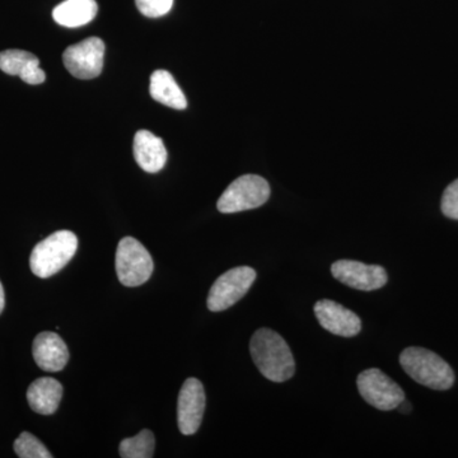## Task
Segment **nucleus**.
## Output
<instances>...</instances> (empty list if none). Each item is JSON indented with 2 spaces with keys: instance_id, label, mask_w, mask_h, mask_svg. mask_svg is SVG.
I'll use <instances>...</instances> for the list:
<instances>
[{
  "instance_id": "obj_21",
  "label": "nucleus",
  "mask_w": 458,
  "mask_h": 458,
  "mask_svg": "<svg viewBox=\"0 0 458 458\" xmlns=\"http://www.w3.org/2000/svg\"><path fill=\"white\" fill-rule=\"evenodd\" d=\"M441 207L445 216L458 221V180L454 181L443 192Z\"/></svg>"
},
{
  "instance_id": "obj_23",
  "label": "nucleus",
  "mask_w": 458,
  "mask_h": 458,
  "mask_svg": "<svg viewBox=\"0 0 458 458\" xmlns=\"http://www.w3.org/2000/svg\"><path fill=\"white\" fill-rule=\"evenodd\" d=\"M397 409H399L401 412H403V414H406V412H410V410H411V405H410L408 401L403 400Z\"/></svg>"
},
{
  "instance_id": "obj_11",
  "label": "nucleus",
  "mask_w": 458,
  "mask_h": 458,
  "mask_svg": "<svg viewBox=\"0 0 458 458\" xmlns=\"http://www.w3.org/2000/svg\"><path fill=\"white\" fill-rule=\"evenodd\" d=\"M315 315L319 325L334 335L352 337L360 333V318L335 301H318L315 304Z\"/></svg>"
},
{
  "instance_id": "obj_19",
  "label": "nucleus",
  "mask_w": 458,
  "mask_h": 458,
  "mask_svg": "<svg viewBox=\"0 0 458 458\" xmlns=\"http://www.w3.org/2000/svg\"><path fill=\"white\" fill-rule=\"evenodd\" d=\"M14 452L21 458H51L53 454L31 433L23 432L14 442Z\"/></svg>"
},
{
  "instance_id": "obj_2",
  "label": "nucleus",
  "mask_w": 458,
  "mask_h": 458,
  "mask_svg": "<svg viewBox=\"0 0 458 458\" xmlns=\"http://www.w3.org/2000/svg\"><path fill=\"white\" fill-rule=\"evenodd\" d=\"M400 364L415 382L432 390L445 391L454 384L450 364L428 349L417 346L405 349L401 352Z\"/></svg>"
},
{
  "instance_id": "obj_7",
  "label": "nucleus",
  "mask_w": 458,
  "mask_h": 458,
  "mask_svg": "<svg viewBox=\"0 0 458 458\" xmlns=\"http://www.w3.org/2000/svg\"><path fill=\"white\" fill-rule=\"evenodd\" d=\"M357 386L361 397L373 408L381 411L397 409L405 400L403 388L382 370L377 369L363 370L358 376Z\"/></svg>"
},
{
  "instance_id": "obj_15",
  "label": "nucleus",
  "mask_w": 458,
  "mask_h": 458,
  "mask_svg": "<svg viewBox=\"0 0 458 458\" xmlns=\"http://www.w3.org/2000/svg\"><path fill=\"white\" fill-rule=\"evenodd\" d=\"M63 397V386L55 378L41 377L30 385L27 401L33 411L41 415H53L59 408Z\"/></svg>"
},
{
  "instance_id": "obj_22",
  "label": "nucleus",
  "mask_w": 458,
  "mask_h": 458,
  "mask_svg": "<svg viewBox=\"0 0 458 458\" xmlns=\"http://www.w3.org/2000/svg\"><path fill=\"white\" fill-rule=\"evenodd\" d=\"M5 306V294L4 288H3L2 283H0V315H2L3 310Z\"/></svg>"
},
{
  "instance_id": "obj_14",
  "label": "nucleus",
  "mask_w": 458,
  "mask_h": 458,
  "mask_svg": "<svg viewBox=\"0 0 458 458\" xmlns=\"http://www.w3.org/2000/svg\"><path fill=\"white\" fill-rule=\"evenodd\" d=\"M132 152L137 164L148 174H157L167 162L164 140L148 131H140L135 134Z\"/></svg>"
},
{
  "instance_id": "obj_10",
  "label": "nucleus",
  "mask_w": 458,
  "mask_h": 458,
  "mask_svg": "<svg viewBox=\"0 0 458 458\" xmlns=\"http://www.w3.org/2000/svg\"><path fill=\"white\" fill-rule=\"evenodd\" d=\"M205 410L204 386L198 378H188L181 387L177 403V424L180 432L192 436L198 432Z\"/></svg>"
},
{
  "instance_id": "obj_5",
  "label": "nucleus",
  "mask_w": 458,
  "mask_h": 458,
  "mask_svg": "<svg viewBox=\"0 0 458 458\" xmlns=\"http://www.w3.org/2000/svg\"><path fill=\"white\" fill-rule=\"evenodd\" d=\"M116 274L125 286H140L152 276L155 264L152 256L140 241L123 237L116 250Z\"/></svg>"
},
{
  "instance_id": "obj_4",
  "label": "nucleus",
  "mask_w": 458,
  "mask_h": 458,
  "mask_svg": "<svg viewBox=\"0 0 458 458\" xmlns=\"http://www.w3.org/2000/svg\"><path fill=\"white\" fill-rule=\"evenodd\" d=\"M270 186L258 174H243L234 180L219 198L216 208L225 214L256 209L269 200Z\"/></svg>"
},
{
  "instance_id": "obj_13",
  "label": "nucleus",
  "mask_w": 458,
  "mask_h": 458,
  "mask_svg": "<svg viewBox=\"0 0 458 458\" xmlns=\"http://www.w3.org/2000/svg\"><path fill=\"white\" fill-rule=\"evenodd\" d=\"M0 71L9 75H18L27 84H41L47 74L40 68V60L25 50H5L0 53Z\"/></svg>"
},
{
  "instance_id": "obj_18",
  "label": "nucleus",
  "mask_w": 458,
  "mask_h": 458,
  "mask_svg": "<svg viewBox=\"0 0 458 458\" xmlns=\"http://www.w3.org/2000/svg\"><path fill=\"white\" fill-rule=\"evenodd\" d=\"M155 434L150 430H141L132 438L123 439L120 443L119 452L123 458H150L155 452Z\"/></svg>"
},
{
  "instance_id": "obj_16",
  "label": "nucleus",
  "mask_w": 458,
  "mask_h": 458,
  "mask_svg": "<svg viewBox=\"0 0 458 458\" xmlns=\"http://www.w3.org/2000/svg\"><path fill=\"white\" fill-rule=\"evenodd\" d=\"M149 92L155 101L165 106L174 108V110H185L188 107V99L167 71L159 69L153 72L150 75Z\"/></svg>"
},
{
  "instance_id": "obj_6",
  "label": "nucleus",
  "mask_w": 458,
  "mask_h": 458,
  "mask_svg": "<svg viewBox=\"0 0 458 458\" xmlns=\"http://www.w3.org/2000/svg\"><path fill=\"white\" fill-rule=\"evenodd\" d=\"M256 279V271L250 267H238L228 270L216 280L209 295L208 309L213 312H221L236 304L245 297Z\"/></svg>"
},
{
  "instance_id": "obj_12",
  "label": "nucleus",
  "mask_w": 458,
  "mask_h": 458,
  "mask_svg": "<svg viewBox=\"0 0 458 458\" xmlns=\"http://www.w3.org/2000/svg\"><path fill=\"white\" fill-rule=\"evenodd\" d=\"M33 360L45 372H60L69 360L68 346L56 333L45 331L33 340Z\"/></svg>"
},
{
  "instance_id": "obj_20",
  "label": "nucleus",
  "mask_w": 458,
  "mask_h": 458,
  "mask_svg": "<svg viewBox=\"0 0 458 458\" xmlns=\"http://www.w3.org/2000/svg\"><path fill=\"white\" fill-rule=\"evenodd\" d=\"M135 4L143 16L158 18L171 11L174 0H135Z\"/></svg>"
},
{
  "instance_id": "obj_1",
  "label": "nucleus",
  "mask_w": 458,
  "mask_h": 458,
  "mask_svg": "<svg viewBox=\"0 0 458 458\" xmlns=\"http://www.w3.org/2000/svg\"><path fill=\"white\" fill-rule=\"evenodd\" d=\"M250 352L255 366L271 382L288 381L295 373L291 348L276 331L259 328L250 342Z\"/></svg>"
},
{
  "instance_id": "obj_17",
  "label": "nucleus",
  "mask_w": 458,
  "mask_h": 458,
  "mask_svg": "<svg viewBox=\"0 0 458 458\" xmlns=\"http://www.w3.org/2000/svg\"><path fill=\"white\" fill-rule=\"evenodd\" d=\"M98 12L96 0H65L54 9L53 18L57 25L77 29L93 21Z\"/></svg>"
},
{
  "instance_id": "obj_9",
  "label": "nucleus",
  "mask_w": 458,
  "mask_h": 458,
  "mask_svg": "<svg viewBox=\"0 0 458 458\" xmlns=\"http://www.w3.org/2000/svg\"><path fill=\"white\" fill-rule=\"evenodd\" d=\"M334 278L357 291L372 292L387 284L388 276L379 265L364 262L339 260L331 267Z\"/></svg>"
},
{
  "instance_id": "obj_3",
  "label": "nucleus",
  "mask_w": 458,
  "mask_h": 458,
  "mask_svg": "<svg viewBox=\"0 0 458 458\" xmlns=\"http://www.w3.org/2000/svg\"><path fill=\"white\" fill-rule=\"evenodd\" d=\"M77 249L78 238L73 232L57 231L35 246L30 267L38 278H50L68 265Z\"/></svg>"
},
{
  "instance_id": "obj_8",
  "label": "nucleus",
  "mask_w": 458,
  "mask_h": 458,
  "mask_svg": "<svg viewBox=\"0 0 458 458\" xmlns=\"http://www.w3.org/2000/svg\"><path fill=\"white\" fill-rule=\"evenodd\" d=\"M104 41L89 38L69 47L63 54V62L69 73L78 80H93L104 69Z\"/></svg>"
}]
</instances>
